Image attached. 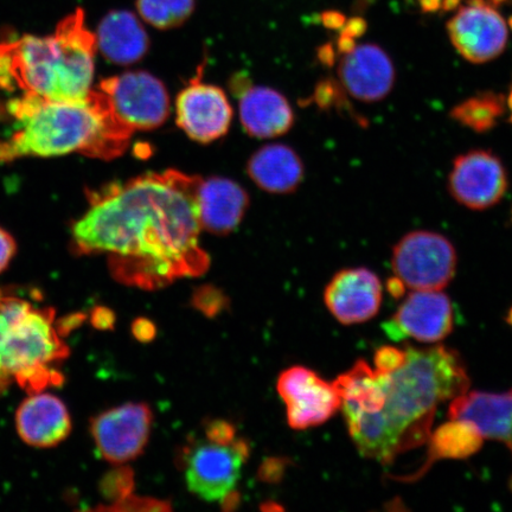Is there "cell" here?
I'll return each mask as SVG.
<instances>
[{
	"label": "cell",
	"mask_w": 512,
	"mask_h": 512,
	"mask_svg": "<svg viewBox=\"0 0 512 512\" xmlns=\"http://www.w3.org/2000/svg\"><path fill=\"white\" fill-rule=\"evenodd\" d=\"M132 133L99 89L75 101L29 93L0 101V164L73 152L112 159L124 153Z\"/></svg>",
	"instance_id": "3957f363"
},
{
	"label": "cell",
	"mask_w": 512,
	"mask_h": 512,
	"mask_svg": "<svg viewBox=\"0 0 512 512\" xmlns=\"http://www.w3.org/2000/svg\"><path fill=\"white\" fill-rule=\"evenodd\" d=\"M133 486L132 470L128 467H118V469L107 473L104 480H102L101 492L105 498L118 503L132 495Z\"/></svg>",
	"instance_id": "484cf974"
},
{
	"label": "cell",
	"mask_w": 512,
	"mask_h": 512,
	"mask_svg": "<svg viewBox=\"0 0 512 512\" xmlns=\"http://www.w3.org/2000/svg\"><path fill=\"white\" fill-rule=\"evenodd\" d=\"M284 459H268L266 464L261 467L260 477L266 482H277L284 475Z\"/></svg>",
	"instance_id": "836d02e7"
},
{
	"label": "cell",
	"mask_w": 512,
	"mask_h": 512,
	"mask_svg": "<svg viewBox=\"0 0 512 512\" xmlns=\"http://www.w3.org/2000/svg\"><path fill=\"white\" fill-rule=\"evenodd\" d=\"M115 117L134 131L162 126L170 114V98L163 82L146 72H127L102 81Z\"/></svg>",
	"instance_id": "52a82bcc"
},
{
	"label": "cell",
	"mask_w": 512,
	"mask_h": 512,
	"mask_svg": "<svg viewBox=\"0 0 512 512\" xmlns=\"http://www.w3.org/2000/svg\"><path fill=\"white\" fill-rule=\"evenodd\" d=\"M447 32L458 53L476 64L497 59L508 43V24L490 4L463 6L447 23Z\"/></svg>",
	"instance_id": "7c38bea8"
},
{
	"label": "cell",
	"mask_w": 512,
	"mask_h": 512,
	"mask_svg": "<svg viewBox=\"0 0 512 512\" xmlns=\"http://www.w3.org/2000/svg\"><path fill=\"white\" fill-rule=\"evenodd\" d=\"M507 106L512 111V87L510 89V93H509L508 98H507Z\"/></svg>",
	"instance_id": "ee69618b"
},
{
	"label": "cell",
	"mask_w": 512,
	"mask_h": 512,
	"mask_svg": "<svg viewBox=\"0 0 512 512\" xmlns=\"http://www.w3.org/2000/svg\"><path fill=\"white\" fill-rule=\"evenodd\" d=\"M422 12L432 14L441 9V0H419Z\"/></svg>",
	"instance_id": "ab89813d"
},
{
	"label": "cell",
	"mask_w": 512,
	"mask_h": 512,
	"mask_svg": "<svg viewBox=\"0 0 512 512\" xmlns=\"http://www.w3.org/2000/svg\"><path fill=\"white\" fill-rule=\"evenodd\" d=\"M207 438L214 443L228 444L235 440V430L226 421H214L208 427Z\"/></svg>",
	"instance_id": "4dcf8cb0"
},
{
	"label": "cell",
	"mask_w": 512,
	"mask_h": 512,
	"mask_svg": "<svg viewBox=\"0 0 512 512\" xmlns=\"http://www.w3.org/2000/svg\"><path fill=\"white\" fill-rule=\"evenodd\" d=\"M322 22L325 25V28L331 30H341L345 22H347V18H345L341 12L326 11L322 15Z\"/></svg>",
	"instance_id": "d590c367"
},
{
	"label": "cell",
	"mask_w": 512,
	"mask_h": 512,
	"mask_svg": "<svg viewBox=\"0 0 512 512\" xmlns=\"http://www.w3.org/2000/svg\"><path fill=\"white\" fill-rule=\"evenodd\" d=\"M508 24H509L510 29H512V17L509 18Z\"/></svg>",
	"instance_id": "bcb514c9"
},
{
	"label": "cell",
	"mask_w": 512,
	"mask_h": 512,
	"mask_svg": "<svg viewBox=\"0 0 512 512\" xmlns=\"http://www.w3.org/2000/svg\"><path fill=\"white\" fill-rule=\"evenodd\" d=\"M138 15L151 27L170 30L181 27L194 14L196 0H136Z\"/></svg>",
	"instance_id": "d4e9b609"
},
{
	"label": "cell",
	"mask_w": 512,
	"mask_h": 512,
	"mask_svg": "<svg viewBox=\"0 0 512 512\" xmlns=\"http://www.w3.org/2000/svg\"><path fill=\"white\" fill-rule=\"evenodd\" d=\"M342 86L332 80H324L319 83L316 89V101L320 108L328 110L336 105L341 95Z\"/></svg>",
	"instance_id": "f1b7e54d"
},
{
	"label": "cell",
	"mask_w": 512,
	"mask_h": 512,
	"mask_svg": "<svg viewBox=\"0 0 512 512\" xmlns=\"http://www.w3.org/2000/svg\"><path fill=\"white\" fill-rule=\"evenodd\" d=\"M448 418L472 422L484 439L501 441L512 453V389L503 394L459 395L448 408Z\"/></svg>",
	"instance_id": "ac0fdd59"
},
{
	"label": "cell",
	"mask_w": 512,
	"mask_h": 512,
	"mask_svg": "<svg viewBox=\"0 0 512 512\" xmlns=\"http://www.w3.org/2000/svg\"><path fill=\"white\" fill-rule=\"evenodd\" d=\"M56 313L0 287V390L16 382L28 394L61 386L57 364L67 360Z\"/></svg>",
	"instance_id": "5b68a950"
},
{
	"label": "cell",
	"mask_w": 512,
	"mask_h": 512,
	"mask_svg": "<svg viewBox=\"0 0 512 512\" xmlns=\"http://www.w3.org/2000/svg\"><path fill=\"white\" fill-rule=\"evenodd\" d=\"M91 322L96 329L112 330L115 324L114 312L107 307L98 306L92 313Z\"/></svg>",
	"instance_id": "d6a6232c"
},
{
	"label": "cell",
	"mask_w": 512,
	"mask_h": 512,
	"mask_svg": "<svg viewBox=\"0 0 512 512\" xmlns=\"http://www.w3.org/2000/svg\"><path fill=\"white\" fill-rule=\"evenodd\" d=\"M201 178L170 170L88 191L72 227L75 254H107L115 278L157 288L208 270L197 209Z\"/></svg>",
	"instance_id": "6da1fadb"
},
{
	"label": "cell",
	"mask_w": 512,
	"mask_h": 512,
	"mask_svg": "<svg viewBox=\"0 0 512 512\" xmlns=\"http://www.w3.org/2000/svg\"><path fill=\"white\" fill-rule=\"evenodd\" d=\"M339 80L352 98L373 104L387 98L395 85L392 59L376 44H362L343 55L338 67Z\"/></svg>",
	"instance_id": "2e32d148"
},
{
	"label": "cell",
	"mask_w": 512,
	"mask_h": 512,
	"mask_svg": "<svg viewBox=\"0 0 512 512\" xmlns=\"http://www.w3.org/2000/svg\"><path fill=\"white\" fill-rule=\"evenodd\" d=\"M318 57L320 62L325 64L326 67L334 66L336 62L335 48L332 47L331 43L325 44V46L319 49Z\"/></svg>",
	"instance_id": "74e56055"
},
{
	"label": "cell",
	"mask_w": 512,
	"mask_h": 512,
	"mask_svg": "<svg viewBox=\"0 0 512 512\" xmlns=\"http://www.w3.org/2000/svg\"><path fill=\"white\" fill-rule=\"evenodd\" d=\"M453 243L439 233L415 230L396 243L392 265L396 277L414 291H441L457 271Z\"/></svg>",
	"instance_id": "8992f818"
},
{
	"label": "cell",
	"mask_w": 512,
	"mask_h": 512,
	"mask_svg": "<svg viewBox=\"0 0 512 512\" xmlns=\"http://www.w3.org/2000/svg\"><path fill=\"white\" fill-rule=\"evenodd\" d=\"M192 304L196 309L208 317H214L228 304V299L214 286H203L198 288L192 297Z\"/></svg>",
	"instance_id": "4316f807"
},
{
	"label": "cell",
	"mask_w": 512,
	"mask_h": 512,
	"mask_svg": "<svg viewBox=\"0 0 512 512\" xmlns=\"http://www.w3.org/2000/svg\"><path fill=\"white\" fill-rule=\"evenodd\" d=\"M355 38H352L348 35L341 34L337 41V49L338 53L342 55H348L352 53V51L356 48Z\"/></svg>",
	"instance_id": "f35d334b"
},
{
	"label": "cell",
	"mask_w": 512,
	"mask_h": 512,
	"mask_svg": "<svg viewBox=\"0 0 512 512\" xmlns=\"http://www.w3.org/2000/svg\"><path fill=\"white\" fill-rule=\"evenodd\" d=\"M96 49L106 60L130 66L150 49V38L139 17L127 10H114L101 19L95 32Z\"/></svg>",
	"instance_id": "ffe728a7"
},
{
	"label": "cell",
	"mask_w": 512,
	"mask_h": 512,
	"mask_svg": "<svg viewBox=\"0 0 512 512\" xmlns=\"http://www.w3.org/2000/svg\"><path fill=\"white\" fill-rule=\"evenodd\" d=\"M133 336L138 339L139 342L147 343L152 342L157 335V328L155 323L151 322L150 319L138 318L134 320L132 324Z\"/></svg>",
	"instance_id": "1f68e13d"
},
{
	"label": "cell",
	"mask_w": 512,
	"mask_h": 512,
	"mask_svg": "<svg viewBox=\"0 0 512 512\" xmlns=\"http://www.w3.org/2000/svg\"><path fill=\"white\" fill-rule=\"evenodd\" d=\"M509 187L507 169L495 153L473 150L454 159L448 191L471 210H486L501 202Z\"/></svg>",
	"instance_id": "ba28073f"
},
{
	"label": "cell",
	"mask_w": 512,
	"mask_h": 512,
	"mask_svg": "<svg viewBox=\"0 0 512 512\" xmlns=\"http://www.w3.org/2000/svg\"><path fill=\"white\" fill-rule=\"evenodd\" d=\"M511 216H512V211H511Z\"/></svg>",
	"instance_id": "c3c4849f"
},
{
	"label": "cell",
	"mask_w": 512,
	"mask_h": 512,
	"mask_svg": "<svg viewBox=\"0 0 512 512\" xmlns=\"http://www.w3.org/2000/svg\"><path fill=\"white\" fill-rule=\"evenodd\" d=\"M489 4L486 0H467V5L470 6H484Z\"/></svg>",
	"instance_id": "b9f144b4"
},
{
	"label": "cell",
	"mask_w": 512,
	"mask_h": 512,
	"mask_svg": "<svg viewBox=\"0 0 512 512\" xmlns=\"http://www.w3.org/2000/svg\"><path fill=\"white\" fill-rule=\"evenodd\" d=\"M484 438L472 422L460 419H450L441 425L428 438V459L422 469L412 477L400 480H416L441 459H466L482 448Z\"/></svg>",
	"instance_id": "603a6c76"
},
{
	"label": "cell",
	"mask_w": 512,
	"mask_h": 512,
	"mask_svg": "<svg viewBox=\"0 0 512 512\" xmlns=\"http://www.w3.org/2000/svg\"><path fill=\"white\" fill-rule=\"evenodd\" d=\"M17 253V243L8 230L0 227V274H2L6 268L14 260Z\"/></svg>",
	"instance_id": "f546056e"
},
{
	"label": "cell",
	"mask_w": 512,
	"mask_h": 512,
	"mask_svg": "<svg viewBox=\"0 0 512 512\" xmlns=\"http://www.w3.org/2000/svg\"><path fill=\"white\" fill-rule=\"evenodd\" d=\"M509 121L512 124V114H511V117L509 118Z\"/></svg>",
	"instance_id": "7dc6e473"
},
{
	"label": "cell",
	"mask_w": 512,
	"mask_h": 512,
	"mask_svg": "<svg viewBox=\"0 0 512 512\" xmlns=\"http://www.w3.org/2000/svg\"><path fill=\"white\" fill-rule=\"evenodd\" d=\"M96 38L85 11L76 9L54 34L0 42V89L57 101L86 99L92 91Z\"/></svg>",
	"instance_id": "277c9868"
},
{
	"label": "cell",
	"mask_w": 512,
	"mask_h": 512,
	"mask_svg": "<svg viewBox=\"0 0 512 512\" xmlns=\"http://www.w3.org/2000/svg\"><path fill=\"white\" fill-rule=\"evenodd\" d=\"M407 361L406 348L401 350L399 348L384 345L376 351L374 356L375 370L381 374H392L394 371L403 367Z\"/></svg>",
	"instance_id": "83f0119b"
},
{
	"label": "cell",
	"mask_w": 512,
	"mask_h": 512,
	"mask_svg": "<svg viewBox=\"0 0 512 512\" xmlns=\"http://www.w3.org/2000/svg\"><path fill=\"white\" fill-rule=\"evenodd\" d=\"M249 454L245 440L220 444L210 441L192 451L185 479L192 494L208 502L222 501L238 483Z\"/></svg>",
	"instance_id": "9c48e42d"
},
{
	"label": "cell",
	"mask_w": 512,
	"mask_h": 512,
	"mask_svg": "<svg viewBox=\"0 0 512 512\" xmlns=\"http://www.w3.org/2000/svg\"><path fill=\"white\" fill-rule=\"evenodd\" d=\"M232 119L233 108L226 93L200 78L192 80L177 96V124L197 143L208 144L223 137Z\"/></svg>",
	"instance_id": "5bb4252c"
},
{
	"label": "cell",
	"mask_w": 512,
	"mask_h": 512,
	"mask_svg": "<svg viewBox=\"0 0 512 512\" xmlns=\"http://www.w3.org/2000/svg\"><path fill=\"white\" fill-rule=\"evenodd\" d=\"M387 290L395 299H400L403 297V294L406 292V285L403 284V281L399 277H392L387 281Z\"/></svg>",
	"instance_id": "8d00e7d4"
},
{
	"label": "cell",
	"mask_w": 512,
	"mask_h": 512,
	"mask_svg": "<svg viewBox=\"0 0 512 512\" xmlns=\"http://www.w3.org/2000/svg\"><path fill=\"white\" fill-rule=\"evenodd\" d=\"M152 413L145 403H126L95 416L91 433L101 457L112 464L137 458L149 440Z\"/></svg>",
	"instance_id": "8fae6325"
},
{
	"label": "cell",
	"mask_w": 512,
	"mask_h": 512,
	"mask_svg": "<svg viewBox=\"0 0 512 512\" xmlns=\"http://www.w3.org/2000/svg\"><path fill=\"white\" fill-rule=\"evenodd\" d=\"M277 388L287 407L288 424L294 430L322 425L342 406L335 383L326 382L315 371L305 367L284 371Z\"/></svg>",
	"instance_id": "30bf717a"
},
{
	"label": "cell",
	"mask_w": 512,
	"mask_h": 512,
	"mask_svg": "<svg viewBox=\"0 0 512 512\" xmlns=\"http://www.w3.org/2000/svg\"><path fill=\"white\" fill-rule=\"evenodd\" d=\"M247 170L259 188L274 194L296 190L304 178L302 159L291 147L280 144L256 151L249 159Z\"/></svg>",
	"instance_id": "7402d4cb"
},
{
	"label": "cell",
	"mask_w": 512,
	"mask_h": 512,
	"mask_svg": "<svg viewBox=\"0 0 512 512\" xmlns=\"http://www.w3.org/2000/svg\"><path fill=\"white\" fill-rule=\"evenodd\" d=\"M15 421L19 438L36 448L60 445L72 431L66 403L50 393L29 394L19 405Z\"/></svg>",
	"instance_id": "e0dca14e"
},
{
	"label": "cell",
	"mask_w": 512,
	"mask_h": 512,
	"mask_svg": "<svg viewBox=\"0 0 512 512\" xmlns=\"http://www.w3.org/2000/svg\"><path fill=\"white\" fill-rule=\"evenodd\" d=\"M507 99L502 94L483 92L460 102L451 111V118L477 133L492 130L505 113Z\"/></svg>",
	"instance_id": "cb8c5ba5"
},
{
	"label": "cell",
	"mask_w": 512,
	"mask_h": 512,
	"mask_svg": "<svg viewBox=\"0 0 512 512\" xmlns=\"http://www.w3.org/2000/svg\"><path fill=\"white\" fill-rule=\"evenodd\" d=\"M453 306L440 291H414L392 319L383 325L393 341L412 338L424 343L443 341L453 330Z\"/></svg>",
	"instance_id": "4fadbf2b"
},
{
	"label": "cell",
	"mask_w": 512,
	"mask_h": 512,
	"mask_svg": "<svg viewBox=\"0 0 512 512\" xmlns=\"http://www.w3.org/2000/svg\"><path fill=\"white\" fill-rule=\"evenodd\" d=\"M507 322L512 326V307L509 311V315L507 317Z\"/></svg>",
	"instance_id": "f6af8a7d"
},
{
	"label": "cell",
	"mask_w": 512,
	"mask_h": 512,
	"mask_svg": "<svg viewBox=\"0 0 512 512\" xmlns=\"http://www.w3.org/2000/svg\"><path fill=\"white\" fill-rule=\"evenodd\" d=\"M490 5L495 6V8H498V6H501L508 2V0H486Z\"/></svg>",
	"instance_id": "7bdbcfd3"
},
{
	"label": "cell",
	"mask_w": 512,
	"mask_h": 512,
	"mask_svg": "<svg viewBox=\"0 0 512 512\" xmlns=\"http://www.w3.org/2000/svg\"><path fill=\"white\" fill-rule=\"evenodd\" d=\"M368 23L362 17H352L349 21L345 22L341 29V34L348 35L352 38H360L366 34Z\"/></svg>",
	"instance_id": "e575fe53"
},
{
	"label": "cell",
	"mask_w": 512,
	"mask_h": 512,
	"mask_svg": "<svg viewBox=\"0 0 512 512\" xmlns=\"http://www.w3.org/2000/svg\"><path fill=\"white\" fill-rule=\"evenodd\" d=\"M240 119L248 134L261 139L283 136L291 130L294 113L283 94L268 87H251L240 98Z\"/></svg>",
	"instance_id": "44dd1931"
},
{
	"label": "cell",
	"mask_w": 512,
	"mask_h": 512,
	"mask_svg": "<svg viewBox=\"0 0 512 512\" xmlns=\"http://www.w3.org/2000/svg\"><path fill=\"white\" fill-rule=\"evenodd\" d=\"M406 350V363L388 374L381 411L345 420L362 456L382 464L427 443L440 403L465 394L470 387L465 363L456 350L444 345Z\"/></svg>",
	"instance_id": "7a4b0ae2"
},
{
	"label": "cell",
	"mask_w": 512,
	"mask_h": 512,
	"mask_svg": "<svg viewBox=\"0 0 512 512\" xmlns=\"http://www.w3.org/2000/svg\"><path fill=\"white\" fill-rule=\"evenodd\" d=\"M324 302L339 323H366L380 311L382 284L368 268H347L326 286Z\"/></svg>",
	"instance_id": "9a60e30c"
},
{
	"label": "cell",
	"mask_w": 512,
	"mask_h": 512,
	"mask_svg": "<svg viewBox=\"0 0 512 512\" xmlns=\"http://www.w3.org/2000/svg\"><path fill=\"white\" fill-rule=\"evenodd\" d=\"M462 0H441V9L444 12H451L459 8Z\"/></svg>",
	"instance_id": "60d3db41"
},
{
	"label": "cell",
	"mask_w": 512,
	"mask_h": 512,
	"mask_svg": "<svg viewBox=\"0 0 512 512\" xmlns=\"http://www.w3.org/2000/svg\"><path fill=\"white\" fill-rule=\"evenodd\" d=\"M248 203L247 192L232 179H201L198 185V217L202 229L210 233L226 235L233 232L245 216Z\"/></svg>",
	"instance_id": "d6986e66"
}]
</instances>
